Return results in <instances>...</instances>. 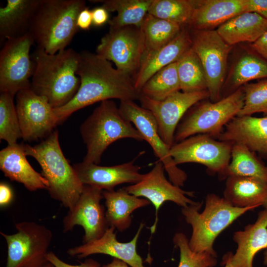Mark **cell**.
<instances>
[{"mask_svg": "<svg viewBox=\"0 0 267 267\" xmlns=\"http://www.w3.org/2000/svg\"><path fill=\"white\" fill-rule=\"evenodd\" d=\"M44 267H55L51 263L48 262Z\"/></svg>", "mask_w": 267, "mask_h": 267, "instance_id": "681fc988", "label": "cell"}, {"mask_svg": "<svg viewBox=\"0 0 267 267\" xmlns=\"http://www.w3.org/2000/svg\"><path fill=\"white\" fill-rule=\"evenodd\" d=\"M191 44L190 36L183 29L170 43L148 55L142 61L134 78L135 88L140 91L149 79L162 68L176 62L191 47Z\"/></svg>", "mask_w": 267, "mask_h": 267, "instance_id": "cb8c5ba5", "label": "cell"}, {"mask_svg": "<svg viewBox=\"0 0 267 267\" xmlns=\"http://www.w3.org/2000/svg\"><path fill=\"white\" fill-rule=\"evenodd\" d=\"M216 30L230 45L245 42L253 43L267 31V19L256 13L246 12L229 19Z\"/></svg>", "mask_w": 267, "mask_h": 267, "instance_id": "83f0119b", "label": "cell"}, {"mask_svg": "<svg viewBox=\"0 0 267 267\" xmlns=\"http://www.w3.org/2000/svg\"><path fill=\"white\" fill-rule=\"evenodd\" d=\"M86 7L83 0H40L29 31L37 47L52 54L66 49L79 30L78 16Z\"/></svg>", "mask_w": 267, "mask_h": 267, "instance_id": "3957f363", "label": "cell"}, {"mask_svg": "<svg viewBox=\"0 0 267 267\" xmlns=\"http://www.w3.org/2000/svg\"><path fill=\"white\" fill-rule=\"evenodd\" d=\"M16 111L25 141H36L46 137L58 125L54 108L47 99L31 89L16 94Z\"/></svg>", "mask_w": 267, "mask_h": 267, "instance_id": "9a60e30c", "label": "cell"}, {"mask_svg": "<svg viewBox=\"0 0 267 267\" xmlns=\"http://www.w3.org/2000/svg\"><path fill=\"white\" fill-rule=\"evenodd\" d=\"M164 165L158 160L150 172L144 174L139 181L124 187L130 194L144 197L154 206L156 217L154 223L150 227L151 233H154L156 230L158 210L164 202L172 201L182 207L197 202L187 197L193 196V192L182 190L179 186L168 181L164 175Z\"/></svg>", "mask_w": 267, "mask_h": 267, "instance_id": "e0dca14e", "label": "cell"}, {"mask_svg": "<svg viewBox=\"0 0 267 267\" xmlns=\"http://www.w3.org/2000/svg\"><path fill=\"white\" fill-rule=\"evenodd\" d=\"M103 190L84 185L81 194L74 206L69 210L63 220V232L72 230L76 225L83 227V242L100 238L109 227L104 206L100 203Z\"/></svg>", "mask_w": 267, "mask_h": 267, "instance_id": "2e32d148", "label": "cell"}, {"mask_svg": "<svg viewBox=\"0 0 267 267\" xmlns=\"http://www.w3.org/2000/svg\"><path fill=\"white\" fill-rule=\"evenodd\" d=\"M119 109L122 115L134 125L151 146L155 155L164 165L171 182L179 187L183 186L187 175L175 164L170 154V147L161 137L151 112L133 100L120 101Z\"/></svg>", "mask_w": 267, "mask_h": 267, "instance_id": "4fadbf2b", "label": "cell"}, {"mask_svg": "<svg viewBox=\"0 0 267 267\" xmlns=\"http://www.w3.org/2000/svg\"><path fill=\"white\" fill-rule=\"evenodd\" d=\"M244 100L243 89L239 88L218 101L195 104L178 124L174 143L197 134H207L217 138L226 124L238 115Z\"/></svg>", "mask_w": 267, "mask_h": 267, "instance_id": "52a82bcc", "label": "cell"}, {"mask_svg": "<svg viewBox=\"0 0 267 267\" xmlns=\"http://www.w3.org/2000/svg\"><path fill=\"white\" fill-rule=\"evenodd\" d=\"M76 75L80 80L77 93L66 105L54 108L58 124L75 111L97 102L139 99L140 92L135 88L132 78L114 68L109 61L96 53H80Z\"/></svg>", "mask_w": 267, "mask_h": 267, "instance_id": "6da1fadb", "label": "cell"}, {"mask_svg": "<svg viewBox=\"0 0 267 267\" xmlns=\"http://www.w3.org/2000/svg\"><path fill=\"white\" fill-rule=\"evenodd\" d=\"M103 196L108 224L120 231L130 227L132 222L131 215L134 210L150 203L146 199L130 194L125 188L117 191L103 190Z\"/></svg>", "mask_w": 267, "mask_h": 267, "instance_id": "4316f807", "label": "cell"}, {"mask_svg": "<svg viewBox=\"0 0 267 267\" xmlns=\"http://www.w3.org/2000/svg\"><path fill=\"white\" fill-rule=\"evenodd\" d=\"M217 138L243 144L253 152L267 155V116H237Z\"/></svg>", "mask_w": 267, "mask_h": 267, "instance_id": "ffe728a7", "label": "cell"}, {"mask_svg": "<svg viewBox=\"0 0 267 267\" xmlns=\"http://www.w3.org/2000/svg\"><path fill=\"white\" fill-rule=\"evenodd\" d=\"M12 198V193L9 186L3 182L0 184V205L3 207L8 204Z\"/></svg>", "mask_w": 267, "mask_h": 267, "instance_id": "ee69618b", "label": "cell"}, {"mask_svg": "<svg viewBox=\"0 0 267 267\" xmlns=\"http://www.w3.org/2000/svg\"><path fill=\"white\" fill-rule=\"evenodd\" d=\"M143 226L144 224L141 223L133 239L126 243L118 241L114 232L115 228L109 226L100 238L69 248L67 253L69 256L78 259L93 254H105L119 259L131 267H145L136 251L138 238Z\"/></svg>", "mask_w": 267, "mask_h": 267, "instance_id": "ac0fdd59", "label": "cell"}, {"mask_svg": "<svg viewBox=\"0 0 267 267\" xmlns=\"http://www.w3.org/2000/svg\"><path fill=\"white\" fill-rule=\"evenodd\" d=\"M25 154L35 158L42 168L41 175L47 180L50 196L69 210L79 198L84 185L65 157L58 140V132L53 131L35 146L24 144Z\"/></svg>", "mask_w": 267, "mask_h": 267, "instance_id": "277c9868", "label": "cell"}, {"mask_svg": "<svg viewBox=\"0 0 267 267\" xmlns=\"http://www.w3.org/2000/svg\"><path fill=\"white\" fill-rule=\"evenodd\" d=\"M173 242L180 251L178 267H214L216 265V258L210 254L192 251L189 246L188 240L183 233H176Z\"/></svg>", "mask_w": 267, "mask_h": 267, "instance_id": "74e56055", "label": "cell"}, {"mask_svg": "<svg viewBox=\"0 0 267 267\" xmlns=\"http://www.w3.org/2000/svg\"><path fill=\"white\" fill-rule=\"evenodd\" d=\"M251 46L255 52L267 61V31L252 43Z\"/></svg>", "mask_w": 267, "mask_h": 267, "instance_id": "7bdbcfd3", "label": "cell"}, {"mask_svg": "<svg viewBox=\"0 0 267 267\" xmlns=\"http://www.w3.org/2000/svg\"><path fill=\"white\" fill-rule=\"evenodd\" d=\"M209 97L208 90L177 91L163 100L152 99L140 93L141 106L150 111L158 126L159 134L170 148L174 144L177 127L186 112L198 102Z\"/></svg>", "mask_w": 267, "mask_h": 267, "instance_id": "5bb4252c", "label": "cell"}, {"mask_svg": "<svg viewBox=\"0 0 267 267\" xmlns=\"http://www.w3.org/2000/svg\"><path fill=\"white\" fill-rule=\"evenodd\" d=\"M101 267H129L128 265L125 262L113 258V260L109 264L104 265Z\"/></svg>", "mask_w": 267, "mask_h": 267, "instance_id": "f6af8a7d", "label": "cell"}, {"mask_svg": "<svg viewBox=\"0 0 267 267\" xmlns=\"http://www.w3.org/2000/svg\"><path fill=\"white\" fill-rule=\"evenodd\" d=\"M33 58L35 67L30 89L46 98L53 108L70 102L80 85L76 75L80 53L68 48L52 54L37 47Z\"/></svg>", "mask_w": 267, "mask_h": 267, "instance_id": "7a4b0ae2", "label": "cell"}, {"mask_svg": "<svg viewBox=\"0 0 267 267\" xmlns=\"http://www.w3.org/2000/svg\"><path fill=\"white\" fill-rule=\"evenodd\" d=\"M223 198L233 206L263 205L267 197V182L254 178L231 176L226 178Z\"/></svg>", "mask_w": 267, "mask_h": 267, "instance_id": "484cf974", "label": "cell"}, {"mask_svg": "<svg viewBox=\"0 0 267 267\" xmlns=\"http://www.w3.org/2000/svg\"><path fill=\"white\" fill-rule=\"evenodd\" d=\"M144 48L141 27L130 25L110 28L101 38L96 53L113 61L117 69L134 78L140 67Z\"/></svg>", "mask_w": 267, "mask_h": 267, "instance_id": "30bf717a", "label": "cell"}, {"mask_svg": "<svg viewBox=\"0 0 267 267\" xmlns=\"http://www.w3.org/2000/svg\"><path fill=\"white\" fill-rule=\"evenodd\" d=\"M264 264L265 266H267V249L265 251L264 255Z\"/></svg>", "mask_w": 267, "mask_h": 267, "instance_id": "7dc6e473", "label": "cell"}, {"mask_svg": "<svg viewBox=\"0 0 267 267\" xmlns=\"http://www.w3.org/2000/svg\"><path fill=\"white\" fill-rule=\"evenodd\" d=\"M180 90L191 92L207 90L201 63L190 47L176 61Z\"/></svg>", "mask_w": 267, "mask_h": 267, "instance_id": "1f68e13d", "label": "cell"}, {"mask_svg": "<svg viewBox=\"0 0 267 267\" xmlns=\"http://www.w3.org/2000/svg\"><path fill=\"white\" fill-rule=\"evenodd\" d=\"M80 133L87 150L83 162L97 165L105 150L113 142L125 138L144 140L111 100L101 102L82 123Z\"/></svg>", "mask_w": 267, "mask_h": 267, "instance_id": "8992f818", "label": "cell"}, {"mask_svg": "<svg viewBox=\"0 0 267 267\" xmlns=\"http://www.w3.org/2000/svg\"><path fill=\"white\" fill-rule=\"evenodd\" d=\"M108 12L102 6L92 9V24L96 27H100L104 25L109 19Z\"/></svg>", "mask_w": 267, "mask_h": 267, "instance_id": "ab89813d", "label": "cell"}, {"mask_svg": "<svg viewBox=\"0 0 267 267\" xmlns=\"http://www.w3.org/2000/svg\"><path fill=\"white\" fill-rule=\"evenodd\" d=\"M92 24L91 10L86 7L79 14L77 19V26L78 29L88 30Z\"/></svg>", "mask_w": 267, "mask_h": 267, "instance_id": "60d3db41", "label": "cell"}, {"mask_svg": "<svg viewBox=\"0 0 267 267\" xmlns=\"http://www.w3.org/2000/svg\"><path fill=\"white\" fill-rule=\"evenodd\" d=\"M46 259L55 267H101L100 264L92 259H88L79 265H72L60 260L53 252H48Z\"/></svg>", "mask_w": 267, "mask_h": 267, "instance_id": "f35d334b", "label": "cell"}, {"mask_svg": "<svg viewBox=\"0 0 267 267\" xmlns=\"http://www.w3.org/2000/svg\"><path fill=\"white\" fill-rule=\"evenodd\" d=\"M242 89L244 104L237 116H251L259 112L267 114V79L247 84Z\"/></svg>", "mask_w": 267, "mask_h": 267, "instance_id": "8d00e7d4", "label": "cell"}, {"mask_svg": "<svg viewBox=\"0 0 267 267\" xmlns=\"http://www.w3.org/2000/svg\"><path fill=\"white\" fill-rule=\"evenodd\" d=\"M102 6L117 14L109 21L110 28L134 25L141 27L153 0H106Z\"/></svg>", "mask_w": 267, "mask_h": 267, "instance_id": "f546056e", "label": "cell"}, {"mask_svg": "<svg viewBox=\"0 0 267 267\" xmlns=\"http://www.w3.org/2000/svg\"><path fill=\"white\" fill-rule=\"evenodd\" d=\"M26 156L24 144L8 145L0 151L1 171L6 177L22 183L29 191L47 190V180L32 167Z\"/></svg>", "mask_w": 267, "mask_h": 267, "instance_id": "44dd1931", "label": "cell"}, {"mask_svg": "<svg viewBox=\"0 0 267 267\" xmlns=\"http://www.w3.org/2000/svg\"><path fill=\"white\" fill-rule=\"evenodd\" d=\"M248 12L256 13L267 19V0H248Z\"/></svg>", "mask_w": 267, "mask_h": 267, "instance_id": "b9f144b4", "label": "cell"}, {"mask_svg": "<svg viewBox=\"0 0 267 267\" xmlns=\"http://www.w3.org/2000/svg\"><path fill=\"white\" fill-rule=\"evenodd\" d=\"M248 12V0H196L188 23L194 30H211Z\"/></svg>", "mask_w": 267, "mask_h": 267, "instance_id": "7402d4cb", "label": "cell"}, {"mask_svg": "<svg viewBox=\"0 0 267 267\" xmlns=\"http://www.w3.org/2000/svg\"><path fill=\"white\" fill-rule=\"evenodd\" d=\"M202 205V203L197 202L182 207V214L192 228L189 246L193 252L208 253L217 258V253L213 248L217 237L236 219L255 208L233 206L225 198L214 193L207 194L205 207L202 213H199Z\"/></svg>", "mask_w": 267, "mask_h": 267, "instance_id": "5b68a950", "label": "cell"}, {"mask_svg": "<svg viewBox=\"0 0 267 267\" xmlns=\"http://www.w3.org/2000/svg\"><path fill=\"white\" fill-rule=\"evenodd\" d=\"M28 32L6 40L0 52V91L15 95L19 91L30 89L35 64L30 50L34 43Z\"/></svg>", "mask_w": 267, "mask_h": 267, "instance_id": "7c38bea8", "label": "cell"}, {"mask_svg": "<svg viewBox=\"0 0 267 267\" xmlns=\"http://www.w3.org/2000/svg\"><path fill=\"white\" fill-rule=\"evenodd\" d=\"M73 169L83 185H89L102 190H112L120 184L136 183L143 177L141 168L134 160L113 166H101L84 162L75 164Z\"/></svg>", "mask_w": 267, "mask_h": 267, "instance_id": "d6986e66", "label": "cell"}, {"mask_svg": "<svg viewBox=\"0 0 267 267\" xmlns=\"http://www.w3.org/2000/svg\"><path fill=\"white\" fill-rule=\"evenodd\" d=\"M40 0H7L0 8V43L29 32Z\"/></svg>", "mask_w": 267, "mask_h": 267, "instance_id": "d4e9b609", "label": "cell"}, {"mask_svg": "<svg viewBox=\"0 0 267 267\" xmlns=\"http://www.w3.org/2000/svg\"><path fill=\"white\" fill-rule=\"evenodd\" d=\"M233 239L237 248L231 257L232 267H253L255 255L267 249V211L259 212L256 222L246 226L244 230L235 232Z\"/></svg>", "mask_w": 267, "mask_h": 267, "instance_id": "603a6c76", "label": "cell"}, {"mask_svg": "<svg viewBox=\"0 0 267 267\" xmlns=\"http://www.w3.org/2000/svg\"><path fill=\"white\" fill-rule=\"evenodd\" d=\"M263 206L265 208V210H266L267 211V197L266 199V200H265V201H264V203L263 204Z\"/></svg>", "mask_w": 267, "mask_h": 267, "instance_id": "c3c4849f", "label": "cell"}, {"mask_svg": "<svg viewBox=\"0 0 267 267\" xmlns=\"http://www.w3.org/2000/svg\"><path fill=\"white\" fill-rule=\"evenodd\" d=\"M17 232H0L7 245L5 267H44L48 262V249L52 233L45 225L34 222L15 224Z\"/></svg>", "mask_w": 267, "mask_h": 267, "instance_id": "ba28073f", "label": "cell"}, {"mask_svg": "<svg viewBox=\"0 0 267 267\" xmlns=\"http://www.w3.org/2000/svg\"><path fill=\"white\" fill-rule=\"evenodd\" d=\"M231 176L252 177L267 182V166L261 163L254 152L245 145L233 143L231 160L224 179Z\"/></svg>", "mask_w": 267, "mask_h": 267, "instance_id": "4dcf8cb0", "label": "cell"}, {"mask_svg": "<svg viewBox=\"0 0 267 267\" xmlns=\"http://www.w3.org/2000/svg\"><path fill=\"white\" fill-rule=\"evenodd\" d=\"M196 0H153L148 13L180 26L189 23Z\"/></svg>", "mask_w": 267, "mask_h": 267, "instance_id": "836d02e7", "label": "cell"}, {"mask_svg": "<svg viewBox=\"0 0 267 267\" xmlns=\"http://www.w3.org/2000/svg\"><path fill=\"white\" fill-rule=\"evenodd\" d=\"M233 145L207 134H197L174 143L170 152L177 165L199 163L205 166L209 173L217 174L223 179L231 160Z\"/></svg>", "mask_w": 267, "mask_h": 267, "instance_id": "9c48e42d", "label": "cell"}, {"mask_svg": "<svg viewBox=\"0 0 267 267\" xmlns=\"http://www.w3.org/2000/svg\"><path fill=\"white\" fill-rule=\"evenodd\" d=\"M180 90L177 62L162 68L144 84L140 93L152 99L163 100Z\"/></svg>", "mask_w": 267, "mask_h": 267, "instance_id": "d6a6232c", "label": "cell"}, {"mask_svg": "<svg viewBox=\"0 0 267 267\" xmlns=\"http://www.w3.org/2000/svg\"><path fill=\"white\" fill-rule=\"evenodd\" d=\"M191 47L203 67L207 90L212 102L220 100L227 60L232 46L228 44L217 30H194Z\"/></svg>", "mask_w": 267, "mask_h": 267, "instance_id": "8fae6325", "label": "cell"}, {"mask_svg": "<svg viewBox=\"0 0 267 267\" xmlns=\"http://www.w3.org/2000/svg\"><path fill=\"white\" fill-rule=\"evenodd\" d=\"M14 95L1 92L0 95V139L5 140L8 145L17 143L22 137L16 106L14 104Z\"/></svg>", "mask_w": 267, "mask_h": 267, "instance_id": "d590c367", "label": "cell"}, {"mask_svg": "<svg viewBox=\"0 0 267 267\" xmlns=\"http://www.w3.org/2000/svg\"><path fill=\"white\" fill-rule=\"evenodd\" d=\"M181 26L177 23L147 13L141 26L145 41V48L142 61L148 55L175 38L180 32Z\"/></svg>", "mask_w": 267, "mask_h": 267, "instance_id": "f1b7e54d", "label": "cell"}, {"mask_svg": "<svg viewBox=\"0 0 267 267\" xmlns=\"http://www.w3.org/2000/svg\"><path fill=\"white\" fill-rule=\"evenodd\" d=\"M267 78V61L259 55L246 53L236 63L232 73L231 85L237 88L248 82Z\"/></svg>", "mask_w": 267, "mask_h": 267, "instance_id": "e575fe53", "label": "cell"}, {"mask_svg": "<svg viewBox=\"0 0 267 267\" xmlns=\"http://www.w3.org/2000/svg\"><path fill=\"white\" fill-rule=\"evenodd\" d=\"M232 255L231 252H228L223 257L222 264L225 265V267H232L230 261Z\"/></svg>", "mask_w": 267, "mask_h": 267, "instance_id": "bcb514c9", "label": "cell"}]
</instances>
